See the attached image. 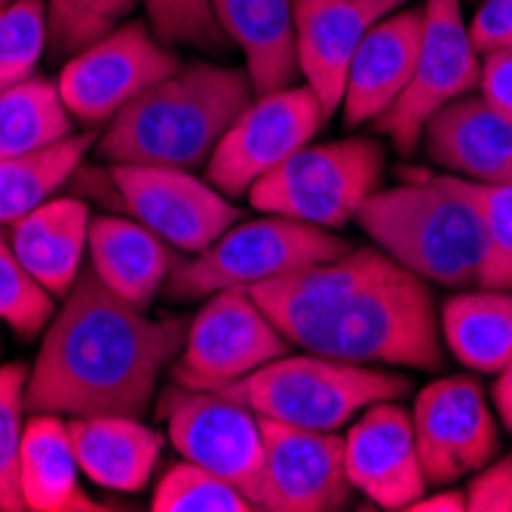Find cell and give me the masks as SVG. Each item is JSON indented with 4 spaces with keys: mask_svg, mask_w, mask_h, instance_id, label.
I'll return each instance as SVG.
<instances>
[{
    "mask_svg": "<svg viewBox=\"0 0 512 512\" xmlns=\"http://www.w3.org/2000/svg\"><path fill=\"white\" fill-rule=\"evenodd\" d=\"M249 292L298 350L421 371L445 362L430 283L378 246L350 249Z\"/></svg>",
    "mask_w": 512,
    "mask_h": 512,
    "instance_id": "obj_1",
    "label": "cell"
},
{
    "mask_svg": "<svg viewBox=\"0 0 512 512\" xmlns=\"http://www.w3.org/2000/svg\"><path fill=\"white\" fill-rule=\"evenodd\" d=\"M184 338V319H148L86 267L46 325L25 402L34 414L138 417L151 405L163 368L178 359Z\"/></svg>",
    "mask_w": 512,
    "mask_h": 512,
    "instance_id": "obj_2",
    "label": "cell"
},
{
    "mask_svg": "<svg viewBox=\"0 0 512 512\" xmlns=\"http://www.w3.org/2000/svg\"><path fill=\"white\" fill-rule=\"evenodd\" d=\"M252 99L246 68L181 62L105 126L99 154L108 163L197 169Z\"/></svg>",
    "mask_w": 512,
    "mask_h": 512,
    "instance_id": "obj_3",
    "label": "cell"
},
{
    "mask_svg": "<svg viewBox=\"0 0 512 512\" xmlns=\"http://www.w3.org/2000/svg\"><path fill=\"white\" fill-rule=\"evenodd\" d=\"M356 221L381 252L430 286H479L488 237L454 175H408L396 188H378Z\"/></svg>",
    "mask_w": 512,
    "mask_h": 512,
    "instance_id": "obj_4",
    "label": "cell"
},
{
    "mask_svg": "<svg viewBox=\"0 0 512 512\" xmlns=\"http://www.w3.org/2000/svg\"><path fill=\"white\" fill-rule=\"evenodd\" d=\"M215 393L230 396L258 417L338 433L368 405L408 396L411 384L393 371L304 350L279 356Z\"/></svg>",
    "mask_w": 512,
    "mask_h": 512,
    "instance_id": "obj_5",
    "label": "cell"
},
{
    "mask_svg": "<svg viewBox=\"0 0 512 512\" xmlns=\"http://www.w3.org/2000/svg\"><path fill=\"white\" fill-rule=\"evenodd\" d=\"M344 252H350V243L329 227L267 215L227 227L212 246L175 264L163 289L178 301L209 298L224 289L249 292L276 276L335 261Z\"/></svg>",
    "mask_w": 512,
    "mask_h": 512,
    "instance_id": "obj_6",
    "label": "cell"
},
{
    "mask_svg": "<svg viewBox=\"0 0 512 512\" xmlns=\"http://www.w3.org/2000/svg\"><path fill=\"white\" fill-rule=\"evenodd\" d=\"M384 148L375 138L307 145L283 166L255 181L249 203L267 215H283L316 227H344L381 188Z\"/></svg>",
    "mask_w": 512,
    "mask_h": 512,
    "instance_id": "obj_7",
    "label": "cell"
},
{
    "mask_svg": "<svg viewBox=\"0 0 512 512\" xmlns=\"http://www.w3.org/2000/svg\"><path fill=\"white\" fill-rule=\"evenodd\" d=\"M160 417L184 460L221 476L264 509V439L255 411L215 390L172 384L160 396Z\"/></svg>",
    "mask_w": 512,
    "mask_h": 512,
    "instance_id": "obj_8",
    "label": "cell"
},
{
    "mask_svg": "<svg viewBox=\"0 0 512 512\" xmlns=\"http://www.w3.org/2000/svg\"><path fill=\"white\" fill-rule=\"evenodd\" d=\"M482 80V53L463 22L460 0H424V34L417 65L399 102L384 111L375 126L390 135L399 154H411L424 138L427 120L448 102L470 96Z\"/></svg>",
    "mask_w": 512,
    "mask_h": 512,
    "instance_id": "obj_9",
    "label": "cell"
},
{
    "mask_svg": "<svg viewBox=\"0 0 512 512\" xmlns=\"http://www.w3.org/2000/svg\"><path fill=\"white\" fill-rule=\"evenodd\" d=\"M325 120L329 114L307 83L255 96L215 145L206 181L227 197H249L255 181L307 148Z\"/></svg>",
    "mask_w": 512,
    "mask_h": 512,
    "instance_id": "obj_10",
    "label": "cell"
},
{
    "mask_svg": "<svg viewBox=\"0 0 512 512\" xmlns=\"http://www.w3.org/2000/svg\"><path fill=\"white\" fill-rule=\"evenodd\" d=\"M181 59L151 25L123 22L102 40L71 56L59 74L68 111L83 126H108L148 86L169 77Z\"/></svg>",
    "mask_w": 512,
    "mask_h": 512,
    "instance_id": "obj_11",
    "label": "cell"
},
{
    "mask_svg": "<svg viewBox=\"0 0 512 512\" xmlns=\"http://www.w3.org/2000/svg\"><path fill=\"white\" fill-rule=\"evenodd\" d=\"M286 353H292V344L258 307L252 292L224 289L209 295L188 325L172 381L197 390H221Z\"/></svg>",
    "mask_w": 512,
    "mask_h": 512,
    "instance_id": "obj_12",
    "label": "cell"
},
{
    "mask_svg": "<svg viewBox=\"0 0 512 512\" xmlns=\"http://www.w3.org/2000/svg\"><path fill=\"white\" fill-rule=\"evenodd\" d=\"M111 181L129 212L178 252L197 255L240 221L227 194L191 169L111 163Z\"/></svg>",
    "mask_w": 512,
    "mask_h": 512,
    "instance_id": "obj_13",
    "label": "cell"
},
{
    "mask_svg": "<svg viewBox=\"0 0 512 512\" xmlns=\"http://www.w3.org/2000/svg\"><path fill=\"white\" fill-rule=\"evenodd\" d=\"M414 442L430 485H448L482 470L500 448L485 390L470 375L427 384L414 399Z\"/></svg>",
    "mask_w": 512,
    "mask_h": 512,
    "instance_id": "obj_14",
    "label": "cell"
},
{
    "mask_svg": "<svg viewBox=\"0 0 512 512\" xmlns=\"http://www.w3.org/2000/svg\"><path fill=\"white\" fill-rule=\"evenodd\" d=\"M267 512H335L350 503L344 436L258 417Z\"/></svg>",
    "mask_w": 512,
    "mask_h": 512,
    "instance_id": "obj_15",
    "label": "cell"
},
{
    "mask_svg": "<svg viewBox=\"0 0 512 512\" xmlns=\"http://www.w3.org/2000/svg\"><path fill=\"white\" fill-rule=\"evenodd\" d=\"M344 467L353 491L384 509H408L430 485L414 442V417L399 399L356 414L344 436Z\"/></svg>",
    "mask_w": 512,
    "mask_h": 512,
    "instance_id": "obj_16",
    "label": "cell"
},
{
    "mask_svg": "<svg viewBox=\"0 0 512 512\" xmlns=\"http://www.w3.org/2000/svg\"><path fill=\"white\" fill-rule=\"evenodd\" d=\"M408 0H295L298 65L325 114H338L359 43Z\"/></svg>",
    "mask_w": 512,
    "mask_h": 512,
    "instance_id": "obj_17",
    "label": "cell"
},
{
    "mask_svg": "<svg viewBox=\"0 0 512 512\" xmlns=\"http://www.w3.org/2000/svg\"><path fill=\"white\" fill-rule=\"evenodd\" d=\"M424 34V4L399 7L371 25L353 56L341 114L350 129L375 123L408 89Z\"/></svg>",
    "mask_w": 512,
    "mask_h": 512,
    "instance_id": "obj_18",
    "label": "cell"
},
{
    "mask_svg": "<svg viewBox=\"0 0 512 512\" xmlns=\"http://www.w3.org/2000/svg\"><path fill=\"white\" fill-rule=\"evenodd\" d=\"M424 142L430 160L457 178L482 184L512 181V123L482 92L439 108L424 126Z\"/></svg>",
    "mask_w": 512,
    "mask_h": 512,
    "instance_id": "obj_19",
    "label": "cell"
},
{
    "mask_svg": "<svg viewBox=\"0 0 512 512\" xmlns=\"http://www.w3.org/2000/svg\"><path fill=\"white\" fill-rule=\"evenodd\" d=\"M212 13L243 53L255 96L298 83L295 0H212Z\"/></svg>",
    "mask_w": 512,
    "mask_h": 512,
    "instance_id": "obj_20",
    "label": "cell"
},
{
    "mask_svg": "<svg viewBox=\"0 0 512 512\" xmlns=\"http://www.w3.org/2000/svg\"><path fill=\"white\" fill-rule=\"evenodd\" d=\"M169 249L172 246L142 221L102 215L89 224V267L114 295L142 310L175 270Z\"/></svg>",
    "mask_w": 512,
    "mask_h": 512,
    "instance_id": "obj_21",
    "label": "cell"
},
{
    "mask_svg": "<svg viewBox=\"0 0 512 512\" xmlns=\"http://www.w3.org/2000/svg\"><path fill=\"white\" fill-rule=\"evenodd\" d=\"M89 206L74 197L46 200L13 221L10 246L25 270L53 298L68 295L89 252Z\"/></svg>",
    "mask_w": 512,
    "mask_h": 512,
    "instance_id": "obj_22",
    "label": "cell"
},
{
    "mask_svg": "<svg viewBox=\"0 0 512 512\" xmlns=\"http://www.w3.org/2000/svg\"><path fill=\"white\" fill-rule=\"evenodd\" d=\"M68 430L80 470L89 482L120 494H135L151 482L163 451V436L138 424V417H71Z\"/></svg>",
    "mask_w": 512,
    "mask_h": 512,
    "instance_id": "obj_23",
    "label": "cell"
},
{
    "mask_svg": "<svg viewBox=\"0 0 512 512\" xmlns=\"http://www.w3.org/2000/svg\"><path fill=\"white\" fill-rule=\"evenodd\" d=\"M80 460L74 451V439L62 414L37 411L25 424L19 479L22 500L31 512H99L83 485H80Z\"/></svg>",
    "mask_w": 512,
    "mask_h": 512,
    "instance_id": "obj_24",
    "label": "cell"
},
{
    "mask_svg": "<svg viewBox=\"0 0 512 512\" xmlns=\"http://www.w3.org/2000/svg\"><path fill=\"white\" fill-rule=\"evenodd\" d=\"M442 341L451 356L479 375H497L512 356V292H463L442 304Z\"/></svg>",
    "mask_w": 512,
    "mask_h": 512,
    "instance_id": "obj_25",
    "label": "cell"
},
{
    "mask_svg": "<svg viewBox=\"0 0 512 512\" xmlns=\"http://www.w3.org/2000/svg\"><path fill=\"white\" fill-rule=\"evenodd\" d=\"M71 135L74 114L59 83L31 74L0 89V157L53 148Z\"/></svg>",
    "mask_w": 512,
    "mask_h": 512,
    "instance_id": "obj_26",
    "label": "cell"
},
{
    "mask_svg": "<svg viewBox=\"0 0 512 512\" xmlns=\"http://www.w3.org/2000/svg\"><path fill=\"white\" fill-rule=\"evenodd\" d=\"M92 148L96 132H74L53 148L0 157V224H13L43 206L80 169Z\"/></svg>",
    "mask_w": 512,
    "mask_h": 512,
    "instance_id": "obj_27",
    "label": "cell"
},
{
    "mask_svg": "<svg viewBox=\"0 0 512 512\" xmlns=\"http://www.w3.org/2000/svg\"><path fill=\"white\" fill-rule=\"evenodd\" d=\"M142 0H46V28H50V53L71 59L89 43L102 40Z\"/></svg>",
    "mask_w": 512,
    "mask_h": 512,
    "instance_id": "obj_28",
    "label": "cell"
},
{
    "mask_svg": "<svg viewBox=\"0 0 512 512\" xmlns=\"http://www.w3.org/2000/svg\"><path fill=\"white\" fill-rule=\"evenodd\" d=\"M154 512H252L255 503L221 476L181 460L163 473L151 497Z\"/></svg>",
    "mask_w": 512,
    "mask_h": 512,
    "instance_id": "obj_29",
    "label": "cell"
},
{
    "mask_svg": "<svg viewBox=\"0 0 512 512\" xmlns=\"http://www.w3.org/2000/svg\"><path fill=\"white\" fill-rule=\"evenodd\" d=\"M457 184H460V191L476 203L482 224H485V237H488L479 286L512 292V181L482 184V181L457 178Z\"/></svg>",
    "mask_w": 512,
    "mask_h": 512,
    "instance_id": "obj_30",
    "label": "cell"
},
{
    "mask_svg": "<svg viewBox=\"0 0 512 512\" xmlns=\"http://www.w3.org/2000/svg\"><path fill=\"white\" fill-rule=\"evenodd\" d=\"M28 387V368L22 362L0 365V506L4 512H22V479H19V457L25 424L22 414Z\"/></svg>",
    "mask_w": 512,
    "mask_h": 512,
    "instance_id": "obj_31",
    "label": "cell"
},
{
    "mask_svg": "<svg viewBox=\"0 0 512 512\" xmlns=\"http://www.w3.org/2000/svg\"><path fill=\"white\" fill-rule=\"evenodd\" d=\"M46 43V0H10L0 10V86L31 77Z\"/></svg>",
    "mask_w": 512,
    "mask_h": 512,
    "instance_id": "obj_32",
    "label": "cell"
},
{
    "mask_svg": "<svg viewBox=\"0 0 512 512\" xmlns=\"http://www.w3.org/2000/svg\"><path fill=\"white\" fill-rule=\"evenodd\" d=\"M53 316V295L25 270L10 240L0 237V322L22 338H34Z\"/></svg>",
    "mask_w": 512,
    "mask_h": 512,
    "instance_id": "obj_33",
    "label": "cell"
},
{
    "mask_svg": "<svg viewBox=\"0 0 512 512\" xmlns=\"http://www.w3.org/2000/svg\"><path fill=\"white\" fill-rule=\"evenodd\" d=\"M151 31L169 46H194L203 53H224V37L212 0H142Z\"/></svg>",
    "mask_w": 512,
    "mask_h": 512,
    "instance_id": "obj_34",
    "label": "cell"
},
{
    "mask_svg": "<svg viewBox=\"0 0 512 512\" xmlns=\"http://www.w3.org/2000/svg\"><path fill=\"white\" fill-rule=\"evenodd\" d=\"M467 512H512V457L476 470L467 485Z\"/></svg>",
    "mask_w": 512,
    "mask_h": 512,
    "instance_id": "obj_35",
    "label": "cell"
},
{
    "mask_svg": "<svg viewBox=\"0 0 512 512\" xmlns=\"http://www.w3.org/2000/svg\"><path fill=\"white\" fill-rule=\"evenodd\" d=\"M470 37L482 56L512 50V0H485L470 22Z\"/></svg>",
    "mask_w": 512,
    "mask_h": 512,
    "instance_id": "obj_36",
    "label": "cell"
},
{
    "mask_svg": "<svg viewBox=\"0 0 512 512\" xmlns=\"http://www.w3.org/2000/svg\"><path fill=\"white\" fill-rule=\"evenodd\" d=\"M479 92L512 123V50L482 56Z\"/></svg>",
    "mask_w": 512,
    "mask_h": 512,
    "instance_id": "obj_37",
    "label": "cell"
},
{
    "mask_svg": "<svg viewBox=\"0 0 512 512\" xmlns=\"http://www.w3.org/2000/svg\"><path fill=\"white\" fill-rule=\"evenodd\" d=\"M411 512H467V491H439V494H424L417 497Z\"/></svg>",
    "mask_w": 512,
    "mask_h": 512,
    "instance_id": "obj_38",
    "label": "cell"
},
{
    "mask_svg": "<svg viewBox=\"0 0 512 512\" xmlns=\"http://www.w3.org/2000/svg\"><path fill=\"white\" fill-rule=\"evenodd\" d=\"M494 405L500 411V421L506 430H512V356L509 362L497 371V381H494Z\"/></svg>",
    "mask_w": 512,
    "mask_h": 512,
    "instance_id": "obj_39",
    "label": "cell"
},
{
    "mask_svg": "<svg viewBox=\"0 0 512 512\" xmlns=\"http://www.w3.org/2000/svg\"><path fill=\"white\" fill-rule=\"evenodd\" d=\"M7 4H10V0H0V10H4V7H7Z\"/></svg>",
    "mask_w": 512,
    "mask_h": 512,
    "instance_id": "obj_40",
    "label": "cell"
},
{
    "mask_svg": "<svg viewBox=\"0 0 512 512\" xmlns=\"http://www.w3.org/2000/svg\"><path fill=\"white\" fill-rule=\"evenodd\" d=\"M0 512H4V506H0Z\"/></svg>",
    "mask_w": 512,
    "mask_h": 512,
    "instance_id": "obj_41",
    "label": "cell"
},
{
    "mask_svg": "<svg viewBox=\"0 0 512 512\" xmlns=\"http://www.w3.org/2000/svg\"><path fill=\"white\" fill-rule=\"evenodd\" d=\"M0 89H4V86H0Z\"/></svg>",
    "mask_w": 512,
    "mask_h": 512,
    "instance_id": "obj_42",
    "label": "cell"
}]
</instances>
